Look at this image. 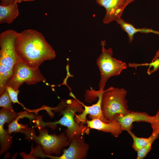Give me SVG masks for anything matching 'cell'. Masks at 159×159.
<instances>
[{"mask_svg":"<svg viewBox=\"0 0 159 159\" xmlns=\"http://www.w3.org/2000/svg\"><path fill=\"white\" fill-rule=\"evenodd\" d=\"M15 49L19 61L34 69L39 68L43 62L52 60L56 56L42 34L33 29H26L19 33Z\"/></svg>","mask_w":159,"mask_h":159,"instance_id":"6da1fadb","label":"cell"},{"mask_svg":"<svg viewBox=\"0 0 159 159\" xmlns=\"http://www.w3.org/2000/svg\"><path fill=\"white\" fill-rule=\"evenodd\" d=\"M74 99L68 100L65 102V108L61 109L60 114L62 117L58 121L54 122H44L39 117L36 122L35 125L38 128L48 127L53 130L56 127L57 124L67 127L65 133L69 139L71 141L74 137L83 135L84 133H89V128L84 125L77 123L74 120V116L77 112L82 113L84 107L83 103L74 97Z\"/></svg>","mask_w":159,"mask_h":159,"instance_id":"7a4b0ae2","label":"cell"},{"mask_svg":"<svg viewBox=\"0 0 159 159\" xmlns=\"http://www.w3.org/2000/svg\"><path fill=\"white\" fill-rule=\"evenodd\" d=\"M19 33L7 30L0 34V95L6 90L7 83L12 75L13 68L19 60L15 43Z\"/></svg>","mask_w":159,"mask_h":159,"instance_id":"3957f363","label":"cell"},{"mask_svg":"<svg viewBox=\"0 0 159 159\" xmlns=\"http://www.w3.org/2000/svg\"><path fill=\"white\" fill-rule=\"evenodd\" d=\"M39 134L36 136L33 129L28 128L24 130L23 133L26 138L34 140L39 145L37 152H35V156L51 155L52 154L59 155L63 148L69 146L71 141L64 133L60 135L49 134L47 129L38 128Z\"/></svg>","mask_w":159,"mask_h":159,"instance_id":"277c9868","label":"cell"},{"mask_svg":"<svg viewBox=\"0 0 159 159\" xmlns=\"http://www.w3.org/2000/svg\"><path fill=\"white\" fill-rule=\"evenodd\" d=\"M127 94L123 88L111 87L104 91L101 100L102 110L104 117L109 122L114 120L117 115H124L131 111L128 109Z\"/></svg>","mask_w":159,"mask_h":159,"instance_id":"5b68a950","label":"cell"},{"mask_svg":"<svg viewBox=\"0 0 159 159\" xmlns=\"http://www.w3.org/2000/svg\"><path fill=\"white\" fill-rule=\"evenodd\" d=\"M102 52L96 60V64L100 72V79L99 91H104L106 83L112 77L119 75L127 68L125 62L117 60L113 56V51L110 48L105 47L106 41L101 40Z\"/></svg>","mask_w":159,"mask_h":159,"instance_id":"8992f818","label":"cell"},{"mask_svg":"<svg viewBox=\"0 0 159 159\" xmlns=\"http://www.w3.org/2000/svg\"><path fill=\"white\" fill-rule=\"evenodd\" d=\"M45 81V78L39 68L37 69L31 68L19 60L14 65L12 74L7 85L16 90L19 89L20 86L24 82L27 85H31Z\"/></svg>","mask_w":159,"mask_h":159,"instance_id":"52a82bcc","label":"cell"},{"mask_svg":"<svg viewBox=\"0 0 159 159\" xmlns=\"http://www.w3.org/2000/svg\"><path fill=\"white\" fill-rule=\"evenodd\" d=\"M89 146L86 143L82 136H76L70 142L68 148L65 150L61 156L43 155L42 158L48 157L53 159H82L87 156Z\"/></svg>","mask_w":159,"mask_h":159,"instance_id":"ba28073f","label":"cell"},{"mask_svg":"<svg viewBox=\"0 0 159 159\" xmlns=\"http://www.w3.org/2000/svg\"><path fill=\"white\" fill-rule=\"evenodd\" d=\"M100 6L104 7L106 13L103 19L105 24L109 23L120 18L125 7L127 0H95Z\"/></svg>","mask_w":159,"mask_h":159,"instance_id":"9c48e42d","label":"cell"},{"mask_svg":"<svg viewBox=\"0 0 159 159\" xmlns=\"http://www.w3.org/2000/svg\"><path fill=\"white\" fill-rule=\"evenodd\" d=\"M19 113L8 110L3 108L0 111V154H2L11 148L12 140L7 130H5L4 125L5 123H9L19 115Z\"/></svg>","mask_w":159,"mask_h":159,"instance_id":"30bf717a","label":"cell"},{"mask_svg":"<svg viewBox=\"0 0 159 159\" xmlns=\"http://www.w3.org/2000/svg\"><path fill=\"white\" fill-rule=\"evenodd\" d=\"M155 119V115L151 116L146 112L131 111L124 115H117L114 119L119 123L122 131H127L132 129V124L134 122H145L152 125L154 123Z\"/></svg>","mask_w":159,"mask_h":159,"instance_id":"8fae6325","label":"cell"},{"mask_svg":"<svg viewBox=\"0 0 159 159\" xmlns=\"http://www.w3.org/2000/svg\"><path fill=\"white\" fill-rule=\"evenodd\" d=\"M96 91V95L98 97L97 102L91 106H87L83 104L84 110L83 112L79 115H75L74 120L76 122L81 125L87 124L86 116L89 114L90 119L97 118L105 122H109L104 117L102 110L101 100L102 95L104 92Z\"/></svg>","mask_w":159,"mask_h":159,"instance_id":"7c38bea8","label":"cell"},{"mask_svg":"<svg viewBox=\"0 0 159 159\" xmlns=\"http://www.w3.org/2000/svg\"><path fill=\"white\" fill-rule=\"evenodd\" d=\"M86 122L89 128L110 133L116 137H118L122 131L119 123L115 119L107 123L97 118L90 120H87Z\"/></svg>","mask_w":159,"mask_h":159,"instance_id":"4fadbf2b","label":"cell"},{"mask_svg":"<svg viewBox=\"0 0 159 159\" xmlns=\"http://www.w3.org/2000/svg\"><path fill=\"white\" fill-rule=\"evenodd\" d=\"M115 21L120 26L122 29L127 33L130 43L132 42L134 35L138 32L146 34L153 33L159 35V31L146 27L136 28L132 24L126 22L121 17L117 19Z\"/></svg>","mask_w":159,"mask_h":159,"instance_id":"5bb4252c","label":"cell"},{"mask_svg":"<svg viewBox=\"0 0 159 159\" xmlns=\"http://www.w3.org/2000/svg\"><path fill=\"white\" fill-rule=\"evenodd\" d=\"M18 3L6 6L0 5V23H11L18 16L19 13Z\"/></svg>","mask_w":159,"mask_h":159,"instance_id":"9a60e30c","label":"cell"},{"mask_svg":"<svg viewBox=\"0 0 159 159\" xmlns=\"http://www.w3.org/2000/svg\"><path fill=\"white\" fill-rule=\"evenodd\" d=\"M127 132L130 135L133 140L132 147L136 151L146 145L151 141L154 142L158 137L159 134L152 133L150 136L148 138H139L136 136L131 130Z\"/></svg>","mask_w":159,"mask_h":159,"instance_id":"2e32d148","label":"cell"},{"mask_svg":"<svg viewBox=\"0 0 159 159\" xmlns=\"http://www.w3.org/2000/svg\"><path fill=\"white\" fill-rule=\"evenodd\" d=\"M29 116L30 115H29L26 111L21 112L18 117L10 123L8 125L7 131L9 133L10 135L13 132L22 133L24 130L28 129L29 128L27 127V125L19 124L18 123V121L21 118L27 117H29Z\"/></svg>","mask_w":159,"mask_h":159,"instance_id":"e0dca14e","label":"cell"},{"mask_svg":"<svg viewBox=\"0 0 159 159\" xmlns=\"http://www.w3.org/2000/svg\"><path fill=\"white\" fill-rule=\"evenodd\" d=\"M128 64L129 67H134L136 69L137 67L139 66H148L147 73L149 75H150L157 71L159 69V58L156 59L150 63L142 64L129 63Z\"/></svg>","mask_w":159,"mask_h":159,"instance_id":"ac0fdd59","label":"cell"},{"mask_svg":"<svg viewBox=\"0 0 159 159\" xmlns=\"http://www.w3.org/2000/svg\"><path fill=\"white\" fill-rule=\"evenodd\" d=\"M12 101L6 90L0 95V106L9 111L14 112L12 106Z\"/></svg>","mask_w":159,"mask_h":159,"instance_id":"d6986e66","label":"cell"},{"mask_svg":"<svg viewBox=\"0 0 159 159\" xmlns=\"http://www.w3.org/2000/svg\"><path fill=\"white\" fill-rule=\"evenodd\" d=\"M153 141H151L146 145L138 150L137 159H143L145 158L151 149Z\"/></svg>","mask_w":159,"mask_h":159,"instance_id":"ffe728a7","label":"cell"},{"mask_svg":"<svg viewBox=\"0 0 159 159\" xmlns=\"http://www.w3.org/2000/svg\"><path fill=\"white\" fill-rule=\"evenodd\" d=\"M6 89L13 103H17L24 107L23 105L19 102L18 100V95L19 92V89L15 90L11 87L7 85L6 86Z\"/></svg>","mask_w":159,"mask_h":159,"instance_id":"44dd1931","label":"cell"},{"mask_svg":"<svg viewBox=\"0 0 159 159\" xmlns=\"http://www.w3.org/2000/svg\"><path fill=\"white\" fill-rule=\"evenodd\" d=\"M155 117L154 122L151 125L153 129L152 132L159 134V110Z\"/></svg>","mask_w":159,"mask_h":159,"instance_id":"7402d4cb","label":"cell"},{"mask_svg":"<svg viewBox=\"0 0 159 159\" xmlns=\"http://www.w3.org/2000/svg\"><path fill=\"white\" fill-rule=\"evenodd\" d=\"M15 0H1L0 5L6 6L12 4L15 1Z\"/></svg>","mask_w":159,"mask_h":159,"instance_id":"603a6c76","label":"cell"},{"mask_svg":"<svg viewBox=\"0 0 159 159\" xmlns=\"http://www.w3.org/2000/svg\"><path fill=\"white\" fill-rule=\"evenodd\" d=\"M137 0H127L126 4L125 7H126L128 5L130 4L132 2Z\"/></svg>","mask_w":159,"mask_h":159,"instance_id":"cb8c5ba5","label":"cell"},{"mask_svg":"<svg viewBox=\"0 0 159 159\" xmlns=\"http://www.w3.org/2000/svg\"><path fill=\"white\" fill-rule=\"evenodd\" d=\"M34 0H15V1H16L18 3H19L24 1H31Z\"/></svg>","mask_w":159,"mask_h":159,"instance_id":"d4e9b609","label":"cell"}]
</instances>
